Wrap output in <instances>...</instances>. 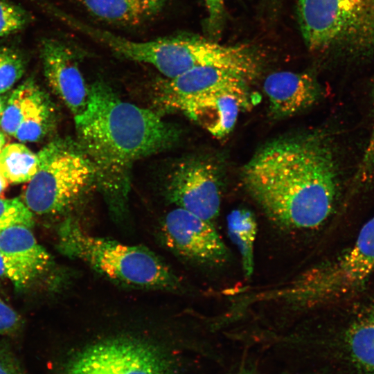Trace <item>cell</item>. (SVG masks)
Instances as JSON below:
<instances>
[{
    "label": "cell",
    "instance_id": "1",
    "mask_svg": "<svg viewBox=\"0 0 374 374\" xmlns=\"http://www.w3.org/2000/svg\"><path fill=\"white\" fill-rule=\"evenodd\" d=\"M74 121L77 142L93 169L96 188L113 221L124 223L132 166L174 144L177 129L154 112L122 100L101 82L90 86L87 106Z\"/></svg>",
    "mask_w": 374,
    "mask_h": 374
},
{
    "label": "cell",
    "instance_id": "2",
    "mask_svg": "<svg viewBox=\"0 0 374 374\" xmlns=\"http://www.w3.org/2000/svg\"><path fill=\"white\" fill-rule=\"evenodd\" d=\"M331 145L321 136L280 139L245 165L244 186L268 218L287 230H312L332 212L338 175Z\"/></svg>",
    "mask_w": 374,
    "mask_h": 374
},
{
    "label": "cell",
    "instance_id": "3",
    "mask_svg": "<svg viewBox=\"0 0 374 374\" xmlns=\"http://www.w3.org/2000/svg\"><path fill=\"white\" fill-rule=\"evenodd\" d=\"M150 324L98 331L64 359L59 374H186L172 334Z\"/></svg>",
    "mask_w": 374,
    "mask_h": 374
},
{
    "label": "cell",
    "instance_id": "4",
    "mask_svg": "<svg viewBox=\"0 0 374 374\" xmlns=\"http://www.w3.org/2000/svg\"><path fill=\"white\" fill-rule=\"evenodd\" d=\"M58 233L57 247L62 253L83 262L112 283L127 288L170 292L182 289L175 271L143 246L93 235L72 219L64 222Z\"/></svg>",
    "mask_w": 374,
    "mask_h": 374
},
{
    "label": "cell",
    "instance_id": "5",
    "mask_svg": "<svg viewBox=\"0 0 374 374\" xmlns=\"http://www.w3.org/2000/svg\"><path fill=\"white\" fill-rule=\"evenodd\" d=\"M75 26L91 38L121 57L150 64L171 79L201 66H212L249 77L256 59L249 48L231 46L196 36H176L136 42L112 33L75 21Z\"/></svg>",
    "mask_w": 374,
    "mask_h": 374
},
{
    "label": "cell",
    "instance_id": "6",
    "mask_svg": "<svg viewBox=\"0 0 374 374\" xmlns=\"http://www.w3.org/2000/svg\"><path fill=\"white\" fill-rule=\"evenodd\" d=\"M37 154V171L23 196L24 203L33 213H66L96 188L93 169L77 141L56 139Z\"/></svg>",
    "mask_w": 374,
    "mask_h": 374
},
{
    "label": "cell",
    "instance_id": "7",
    "mask_svg": "<svg viewBox=\"0 0 374 374\" xmlns=\"http://www.w3.org/2000/svg\"><path fill=\"white\" fill-rule=\"evenodd\" d=\"M305 46L312 51L350 55L374 52V0H297Z\"/></svg>",
    "mask_w": 374,
    "mask_h": 374
},
{
    "label": "cell",
    "instance_id": "8",
    "mask_svg": "<svg viewBox=\"0 0 374 374\" xmlns=\"http://www.w3.org/2000/svg\"><path fill=\"white\" fill-rule=\"evenodd\" d=\"M162 242L172 253L193 262L220 265L229 257L226 246L212 222L175 207L162 219Z\"/></svg>",
    "mask_w": 374,
    "mask_h": 374
},
{
    "label": "cell",
    "instance_id": "9",
    "mask_svg": "<svg viewBox=\"0 0 374 374\" xmlns=\"http://www.w3.org/2000/svg\"><path fill=\"white\" fill-rule=\"evenodd\" d=\"M307 355L336 374H374V301L358 311L334 340Z\"/></svg>",
    "mask_w": 374,
    "mask_h": 374
},
{
    "label": "cell",
    "instance_id": "10",
    "mask_svg": "<svg viewBox=\"0 0 374 374\" xmlns=\"http://www.w3.org/2000/svg\"><path fill=\"white\" fill-rule=\"evenodd\" d=\"M220 188L213 166L203 159L190 158L177 163L171 170L165 193L175 207L213 223L220 213Z\"/></svg>",
    "mask_w": 374,
    "mask_h": 374
},
{
    "label": "cell",
    "instance_id": "11",
    "mask_svg": "<svg viewBox=\"0 0 374 374\" xmlns=\"http://www.w3.org/2000/svg\"><path fill=\"white\" fill-rule=\"evenodd\" d=\"M374 271V216L360 230L355 244L339 260L323 269L317 288L323 299L359 290Z\"/></svg>",
    "mask_w": 374,
    "mask_h": 374
},
{
    "label": "cell",
    "instance_id": "12",
    "mask_svg": "<svg viewBox=\"0 0 374 374\" xmlns=\"http://www.w3.org/2000/svg\"><path fill=\"white\" fill-rule=\"evenodd\" d=\"M0 253L8 278L17 290L30 285L52 267L50 254L37 242L30 227L24 225L0 229Z\"/></svg>",
    "mask_w": 374,
    "mask_h": 374
},
{
    "label": "cell",
    "instance_id": "13",
    "mask_svg": "<svg viewBox=\"0 0 374 374\" xmlns=\"http://www.w3.org/2000/svg\"><path fill=\"white\" fill-rule=\"evenodd\" d=\"M47 82L71 112L73 117L85 109L89 96L88 86L72 50L55 39H44L40 47Z\"/></svg>",
    "mask_w": 374,
    "mask_h": 374
},
{
    "label": "cell",
    "instance_id": "14",
    "mask_svg": "<svg viewBox=\"0 0 374 374\" xmlns=\"http://www.w3.org/2000/svg\"><path fill=\"white\" fill-rule=\"evenodd\" d=\"M250 105L248 86L226 88L204 94L181 105V111L210 134L223 138L235 127L241 112Z\"/></svg>",
    "mask_w": 374,
    "mask_h": 374
},
{
    "label": "cell",
    "instance_id": "15",
    "mask_svg": "<svg viewBox=\"0 0 374 374\" xmlns=\"http://www.w3.org/2000/svg\"><path fill=\"white\" fill-rule=\"evenodd\" d=\"M248 80L230 70L201 66L174 78L161 80L157 86V96L164 107L177 110L181 105L204 94L247 85Z\"/></svg>",
    "mask_w": 374,
    "mask_h": 374
},
{
    "label": "cell",
    "instance_id": "16",
    "mask_svg": "<svg viewBox=\"0 0 374 374\" xmlns=\"http://www.w3.org/2000/svg\"><path fill=\"white\" fill-rule=\"evenodd\" d=\"M263 89L273 113L282 117L307 109L321 96L319 84L311 75L288 71L269 74Z\"/></svg>",
    "mask_w": 374,
    "mask_h": 374
},
{
    "label": "cell",
    "instance_id": "17",
    "mask_svg": "<svg viewBox=\"0 0 374 374\" xmlns=\"http://www.w3.org/2000/svg\"><path fill=\"white\" fill-rule=\"evenodd\" d=\"M84 8L103 21L137 25L161 10L165 2L154 0H81Z\"/></svg>",
    "mask_w": 374,
    "mask_h": 374
},
{
    "label": "cell",
    "instance_id": "18",
    "mask_svg": "<svg viewBox=\"0 0 374 374\" xmlns=\"http://www.w3.org/2000/svg\"><path fill=\"white\" fill-rule=\"evenodd\" d=\"M54 122L55 112L51 101L37 85L14 136L21 142L38 141L50 132Z\"/></svg>",
    "mask_w": 374,
    "mask_h": 374
},
{
    "label": "cell",
    "instance_id": "19",
    "mask_svg": "<svg viewBox=\"0 0 374 374\" xmlns=\"http://www.w3.org/2000/svg\"><path fill=\"white\" fill-rule=\"evenodd\" d=\"M230 239L240 251L244 274L250 277L254 267V242L257 223L253 214L244 208L233 210L227 217Z\"/></svg>",
    "mask_w": 374,
    "mask_h": 374
},
{
    "label": "cell",
    "instance_id": "20",
    "mask_svg": "<svg viewBox=\"0 0 374 374\" xmlns=\"http://www.w3.org/2000/svg\"><path fill=\"white\" fill-rule=\"evenodd\" d=\"M37 167V154L23 144H9L0 152V170L9 182H28L36 174Z\"/></svg>",
    "mask_w": 374,
    "mask_h": 374
},
{
    "label": "cell",
    "instance_id": "21",
    "mask_svg": "<svg viewBox=\"0 0 374 374\" xmlns=\"http://www.w3.org/2000/svg\"><path fill=\"white\" fill-rule=\"evenodd\" d=\"M36 86L32 78L28 79L8 98L0 119V130L3 134L15 136Z\"/></svg>",
    "mask_w": 374,
    "mask_h": 374
},
{
    "label": "cell",
    "instance_id": "22",
    "mask_svg": "<svg viewBox=\"0 0 374 374\" xmlns=\"http://www.w3.org/2000/svg\"><path fill=\"white\" fill-rule=\"evenodd\" d=\"M26 63L24 55L18 48L0 45V94L9 91L21 78Z\"/></svg>",
    "mask_w": 374,
    "mask_h": 374
},
{
    "label": "cell",
    "instance_id": "23",
    "mask_svg": "<svg viewBox=\"0 0 374 374\" xmlns=\"http://www.w3.org/2000/svg\"><path fill=\"white\" fill-rule=\"evenodd\" d=\"M31 21L30 14L11 0H0V37L25 28Z\"/></svg>",
    "mask_w": 374,
    "mask_h": 374
},
{
    "label": "cell",
    "instance_id": "24",
    "mask_svg": "<svg viewBox=\"0 0 374 374\" xmlns=\"http://www.w3.org/2000/svg\"><path fill=\"white\" fill-rule=\"evenodd\" d=\"M33 213L18 198H0V229L14 225L33 226Z\"/></svg>",
    "mask_w": 374,
    "mask_h": 374
},
{
    "label": "cell",
    "instance_id": "25",
    "mask_svg": "<svg viewBox=\"0 0 374 374\" xmlns=\"http://www.w3.org/2000/svg\"><path fill=\"white\" fill-rule=\"evenodd\" d=\"M373 119H374V87L373 90ZM374 179V120L371 136L363 154L360 163L355 175V184L364 187L370 184Z\"/></svg>",
    "mask_w": 374,
    "mask_h": 374
},
{
    "label": "cell",
    "instance_id": "26",
    "mask_svg": "<svg viewBox=\"0 0 374 374\" xmlns=\"http://www.w3.org/2000/svg\"><path fill=\"white\" fill-rule=\"evenodd\" d=\"M22 326L21 316L0 298V335H16Z\"/></svg>",
    "mask_w": 374,
    "mask_h": 374
},
{
    "label": "cell",
    "instance_id": "27",
    "mask_svg": "<svg viewBox=\"0 0 374 374\" xmlns=\"http://www.w3.org/2000/svg\"><path fill=\"white\" fill-rule=\"evenodd\" d=\"M0 374H24L16 356L6 346H0Z\"/></svg>",
    "mask_w": 374,
    "mask_h": 374
},
{
    "label": "cell",
    "instance_id": "28",
    "mask_svg": "<svg viewBox=\"0 0 374 374\" xmlns=\"http://www.w3.org/2000/svg\"><path fill=\"white\" fill-rule=\"evenodd\" d=\"M208 10L210 29L217 30L222 25L224 14V0H204Z\"/></svg>",
    "mask_w": 374,
    "mask_h": 374
},
{
    "label": "cell",
    "instance_id": "29",
    "mask_svg": "<svg viewBox=\"0 0 374 374\" xmlns=\"http://www.w3.org/2000/svg\"><path fill=\"white\" fill-rule=\"evenodd\" d=\"M257 373L258 365L255 359L249 355H244L227 374H257Z\"/></svg>",
    "mask_w": 374,
    "mask_h": 374
},
{
    "label": "cell",
    "instance_id": "30",
    "mask_svg": "<svg viewBox=\"0 0 374 374\" xmlns=\"http://www.w3.org/2000/svg\"><path fill=\"white\" fill-rule=\"evenodd\" d=\"M8 278L6 268L4 264L3 259L0 253V283Z\"/></svg>",
    "mask_w": 374,
    "mask_h": 374
},
{
    "label": "cell",
    "instance_id": "31",
    "mask_svg": "<svg viewBox=\"0 0 374 374\" xmlns=\"http://www.w3.org/2000/svg\"><path fill=\"white\" fill-rule=\"evenodd\" d=\"M10 182L0 170V195L7 188Z\"/></svg>",
    "mask_w": 374,
    "mask_h": 374
},
{
    "label": "cell",
    "instance_id": "32",
    "mask_svg": "<svg viewBox=\"0 0 374 374\" xmlns=\"http://www.w3.org/2000/svg\"><path fill=\"white\" fill-rule=\"evenodd\" d=\"M8 98V96L0 95V119Z\"/></svg>",
    "mask_w": 374,
    "mask_h": 374
},
{
    "label": "cell",
    "instance_id": "33",
    "mask_svg": "<svg viewBox=\"0 0 374 374\" xmlns=\"http://www.w3.org/2000/svg\"><path fill=\"white\" fill-rule=\"evenodd\" d=\"M5 142H6V139H5L4 134L0 130V152H1L2 149L4 148Z\"/></svg>",
    "mask_w": 374,
    "mask_h": 374
},
{
    "label": "cell",
    "instance_id": "34",
    "mask_svg": "<svg viewBox=\"0 0 374 374\" xmlns=\"http://www.w3.org/2000/svg\"><path fill=\"white\" fill-rule=\"evenodd\" d=\"M283 374H326L325 372L321 371H313V372H306V373H283Z\"/></svg>",
    "mask_w": 374,
    "mask_h": 374
},
{
    "label": "cell",
    "instance_id": "35",
    "mask_svg": "<svg viewBox=\"0 0 374 374\" xmlns=\"http://www.w3.org/2000/svg\"><path fill=\"white\" fill-rule=\"evenodd\" d=\"M154 1H163V2H165L166 0H154Z\"/></svg>",
    "mask_w": 374,
    "mask_h": 374
}]
</instances>
